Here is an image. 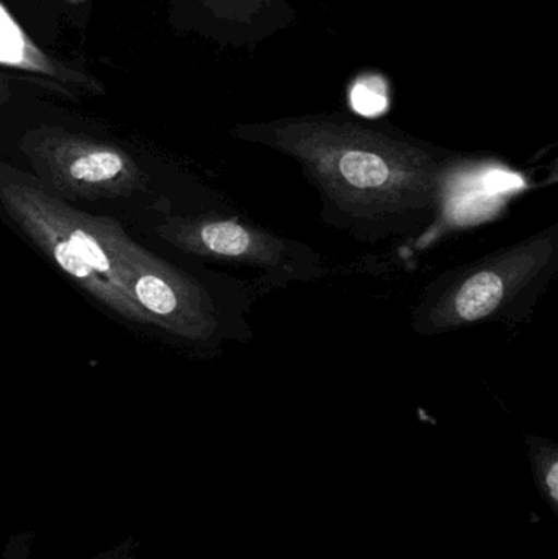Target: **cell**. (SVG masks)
I'll return each instance as SVG.
<instances>
[{"label": "cell", "mask_w": 558, "mask_h": 559, "mask_svg": "<svg viewBox=\"0 0 558 559\" xmlns=\"http://www.w3.org/2000/svg\"><path fill=\"white\" fill-rule=\"evenodd\" d=\"M231 134L297 164L317 192L323 225L367 245L426 235L491 166L343 110L239 123Z\"/></svg>", "instance_id": "cell-1"}, {"label": "cell", "mask_w": 558, "mask_h": 559, "mask_svg": "<svg viewBox=\"0 0 558 559\" xmlns=\"http://www.w3.org/2000/svg\"><path fill=\"white\" fill-rule=\"evenodd\" d=\"M557 272L558 225H553L429 282L413 308V331L432 337L487 322L523 324Z\"/></svg>", "instance_id": "cell-2"}, {"label": "cell", "mask_w": 558, "mask_h": 559, "mask_svg": "<svg viewBox=\"0 0 558 559\" xmlns=\"http://www.w3.org/2000/svg\"><path fill=\"white\" fill-rule=\"evenodd\" d=\"M108 238L124 271V288L150 316L151 325L195 345L252 338L246 321L251 306L223 302L202 278L146 251L115 219H110Z\"/></svg>", "instance_id": "cell-3"}, {"label": "cell", "mask_w": 558, "mask_h": 559, "mask_svg": "<svg viewBox=\"0 0 558 559\" xmlns=\"http://www.w3.org/2000/svg\"><path fill=\"white\" fill-rule=\"evenodd\" d=\"M157 236L192 258L246 269L262 293L290 283L317 282L330 274L323 254L295 239L282 238L235 212L170 215Z\"/></svg>", "instance_id": "cell-4"}, {"label": "cell", "mask_w": 558, "mask_h": 559, "mask_svg": "<svg viewBox=\"0 0 558 559\" xmlns=\"http://www.w3.org/2000/svg\"><path fill=\"white\" fill-rule=\"evenodd\" d=\"M20 147L39 177L69 199H128L146 182L127 151L87 134L35 128L23 134Z\"/></svg>", "instance_id": "cell-5"}, {"label": "cell", "mask_w": 558, "mask_h": 559, "mask_svg": "<svg viewBox=\"0 0 558 559\" xmlns=\"http://www.w3.org/2000/svg\"><path fill=\"white\" fill-rule=\"evenodd\" d=\"M0 203L22 231L85 292L128 321L151 324L150 316L127 293L108 282L69 245L43 202V187L0 160Z\"/></svg>", "instance_id": "cell-6"}, {"label": "cell", "mask_w": 558, "mask_h": 559, "mask_svg": "<svg viewBox=\"0 0 558 559\" xmlns=\"http://www.w3.org/2000/svg\"><path fill=\"white\" fill-rule=\"evenodd\" d=\"M187 28L222 46L256 49L297 23L290 0H176Z\"/></svg>", "instance_id": "cell-7"}, {"label": "cell", "mask_w": 558, "mask_h": 559, "mask_svg": "<svg viewBox=\"0 0 558 559\" xmlns=\"http://www.w3.org/2000/svg\"><path fill=\"white\" fill-rule=\"evenodd\" d=\"M0 66L36 75L43 85L72 95V92L104 94V85L87 72L71 68L46 55L32 38L23 32L16 20L0 3Z\"/></svg>", "instance_id": "cell-8"}, {"label": "cell", "mask_w": 558, "mask_h": 559, "mask_svg": "<svg viewBox=\"0 0 558 559\" xmlns=\"http://www.w3.org/2000/svg\"><path fill=\"white\" fill-rule=\"evenodd\" d=\"M26 540H28V535L13 537L10 544L7 545L2 559H29V547ZM134 551L136 550H134L133 542L127 540L123 545H118V547L111 548L110 551H105V554L91 559H136Z\"/></svg>", "instance_id": "cell-9"}, {"label": "cell", "mask_w": 558, "mask_h": 559, "mask_svg": "<svg viewBox=\"0 0 558 559\" xmlns=\"http://www.w3.org/2000/svg\"><path fill=\"white\" fill-rule=\"evenodd\" d=\"M546 483L547 488H549L550 496H553L554 499H557V486H558V465L556 460H553L549 465V472H547L546 475Z\"/></svg>", "instance_id": "cell-10"}, {"label": "cell", "mask_w": 558, "mask_h": 559, "mask_svg": "<svg viewBox=\"0 0 558 559\" xmlns=\"http://www.w3.org/2000/svg\"><path fill=\"white\" fill-rule=\"evenodd\" d=\"M12 95V88H10V78L7 74L0 72V105L7 104Z\"/></svg>", "instance_id": "cell-11"}, {"label": "cell", "mask_w": 558, "mask_h": 559, "mask_svg": "<svg viewBox=\"0 0 558 559\" xmlns=\"http://www.w3.org/2000/svg\"><path fill=\"white\" fill-rule=\"evenodd\" d=\"M68 2L74 3V5H81V3L87 2V0H68Z\"/></svg>", "instance_id": "cell-12"}]
</instances>
